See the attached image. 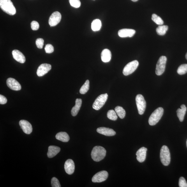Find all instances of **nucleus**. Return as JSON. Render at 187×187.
<instances>
[{
  "instance_id": "obj_1",
  "label": "nucleus",
  "mask_w": 187,
  "mask_h": 187,
  "mask_svg": "<svg viewBox=\"0 0 187 187\" xmlns=\"http://www.w3.org/2000/svg\"><path fill=\"white\" fill-rule=\"evenodd\" d=\"M105 149L102 147L96 146L94 147L91 152L92 159L96 162L100 161L104 158L106 154Z\"/></svg>"
},
{
  "instance_id": "obj_2",
  "label": "nucleus",
  "mask_w": 187,
  "mask_h": 187,
  "mask_svg": "<svg viewBox=\"0 0 187 187\" xmlns=\"http://www.w3.org/2000/svg\"><path fill=\"white\" fill-rule=\"evenodd\" d=\"M0 7L2 10L8 15H13L16 13L15 7L11 0H0Z\"/></svg>"
},
{
  "instance_id": "obj_3",
  "label": "nucleus",
  "mask_w": 187,
  "mask_h": 187,
  "mask_svg": "<svg viewBox=\"0 0 187 187\" xmlns=\"http://www.w3.org/2000/svg\"><path fill=\"white\" fill-rule=\"evenodd\" d=\"M164 113L163 108L159 107L154 111L150 117L149 123L150 125H155L160 120Z\"/></svg>"
},
{
  "instance_id": "obj_4",
  "label": "nucleus",
  "mask_w": 187,
  "mask_h": 187,
  "mask_svg": "<svg viewBox=\"0 0 187 187\" xmlns=\"http://www.w3.org/2000/svg\"><path fill=\"white\" fill-rule=\"evenodd\" d=\"M160 159L164 165L167 166L170 164V155L169 149L166 145H163L161 150Z\"/></svg>"
},
{
  "instance_id": "obj_5",
  "label": "nucleus",
  "mask_w": 187,
  "mask_h": 187,
  "mask_svg": "<svg viewBox=\"0 0 187 187\" xmlns=\"http://www.w3.org/2000/svg\"><path fill=\"white\" fill-rule=\"evenodd\" d=\"M139 114L142 115L144 114L146 107V103L144 97L141 94H138L136 98Z\"/></svg>"
},
{
  "instance_id": "obj_6",
  "label": "nucleus",
  "mask_w": 187,
  "mask_h": 187,
  "mask_svg": "<svg viewBox=\"0 0 187 187\" xmlns=\"http://www.w3.org/2000/svg\"><path fill=\"white\" fill-rule=\"evenodd\" d=\"M107 93L101 94L97 98L95 101L93 105V109L99 110L105 104L108 98Z\"/></svg>"
},
{
  "instance_id": "obj_7",
  "label": "nucleus",
  "mask_w": 187,
  "mask_h": 187,
  "mask_svg": "<svg viewBox=\"0 0 187 187\" xmlns=\"http://www.w3.org/2000/svg\"><path fill=\"white\" fill-rule=\"evenodd\" d=\"M166 61L167 58L165 56H162L159 58L156 66V73L157 75L160 76L164 72Z\"/></svg>"
},
{
  "instance_id": "obj_8",
  "label": "nucleus",
  "mask_w": 187,
  "mask_h": 187,
  "mask_svg": "<svg viewBox=\"0 0 187 187\" xmlns=\"http://www.w3.org/2000/svg\"><path fill=\"white\" fill-rule=\"evenodd\" d=\"M139 62L137 61H134L129 62L124 67L123 73L125 76H128L131 74L137 69L139 66Z\"/></svg>"
},
{
  "instance_id": "obj_9",
  "label": "nucleus",
  "mask_w": 187,
  "mask_h": 187,
  "mask_svg": "<svg viewBox=\"0 0 187 187\" xmlns=\"http://www.w3.org/2000/svg\"><path fill=\"white\" fill-rule=\"evenodd\" d=\"M108 173L105 170L101 171L97 173L92 179L94 183H101L107 180L108 177Z\"/></svg>"
},
{
  "instance_id": "obj_10",
  "label": "nucleus",
  "mask_w": 187,
  "mask_h": 187,
  "mask_svg": "<svg viewBox=\"0 0 187 187\" xmlns=\"http://www.w3.org/2000/svg\"><path fill=\"white\" fill-rule=\"evenodd\" d=\"M61 15L58 11L53 13L49 18L48 23L51 26H55L58 24L61 20Z\"/></svg>"
},
{
  "instance_id": "obj_11",
  "label": "nucleus",
  "mask_w": 187,
  "mask_h": 187,
  "mask_svg": "<svg viewBox=\"0 0 187 187\" xmlns=\"http://www.w3.org/2000/svg\"><path fill=\"white\" fill-rule=\"evenodd\" d=\"M7 85L9 88L14 91H18L21 89L20 83L13 78H10L7 79Z\"/></svg>"
},
{
  "instance_id": "obj_12",
  "label": "nucleus",
  "mask_w": 187,
  "mask_h": 187,
  "mask_svg": "<svg viewBox=\"0 0 187 187\" xmlns=\"http://www.w3.org/2000/svg\"><path fill=\"white\" fill-rule=\"evenodd\" d=\"M51 69V66L49 64H43L39 67L37 75L39 77H41L47 73Z\"/></svg>"
},
{
  "instance_id": "obj_13",
  "label": "nucleus",
  "mask_w": 187,
  "mask_h": 187,
  "mask_svg": "<svg viewBox=\"0 0 187 187\" xmlns=\"http://www.w3.org/2000/svg\"><path fill=\"white\" fill-rule=\"evenodd\" d=\"M19 125L23 131L26 134H30L32 132L33 129L29 122L25 120H21L19 122Z\"/></svg>"
},
{
  "instance_id": "obj_14",
  "label": "nucleus",
  "mask_w": 187,
  "mask_h": 187,
  "mask_svg": "<svg viewBox=\"0 0 187 187\" xmlns=\"http://www.w3.org/2000/svg\"><path fill=\"white\" fill-rule=\"evenodd\" d=\"M64 170L67 174L71 175L73 174L75 170V166L73 161L71 159L67 160L64 164Z\"/></svg>"
},
{
  "instance_id": "obj_15",
  "label": "nucleus",
  "mask_w": 187,
  "mask_h": 187,
  "mask_svg": "<svg viewBox=\"0 0 187 187\" xmlns=\"http://www.w3.org/2000/svg\"><path fill=\"white\" fill-rule=\"evenodd\" d=\"M136 33L134 30L131 29H122L118 31V34L121 38L132 37Z\"/></svg>"
},
{
  "instance_id": "obj_16",
  "label": "nucleus",
  "mask_w": 187,
  "mask_h": 187,
  "mask_svg": "<svg viewBox=\"0 0 187 187\" xmlns=\"http://www.w3.org/2000/svg\"><path fill=\"white\" fill-rule=\"evenodd\" d=\"M147 149L146 148L142 147L138 150L136 152L137 159L139 162L142 163L146 158V153Z\"/></svg>"
},
{
  "instance_id": "obj_17",
  "label": "nucleus",
  "mask_w": 187,
  "mask_h": 187,
  "mask_svg": "<svg viewBox=\"0 0 187 187\" xmlns=\"http://www.w3.org/2000/svg\"><path fill=\"white\" fill-rule=\"evenodd\" d=\"M97 132L101 134L107 136H112L116 134V132L112 129L100 127L97 129Z\"/></svg>"
},
{
  "instance_id": "obj_18",
  "label": "nucleus",
  "mask_w": 187,
  "mask_h": 187,
  "mask_svg": "<svg viewBox=\"0 0 187 187\" xmlns=\"http://www.w3.org/2000/svg\"><path fill=\"white\" fill-rule=\"evenodd\" d=\"M14 59L20 63H24L25 61V58L21 52L17 50H14L12 52Z\"/></svg>"
},
{
  "instance_id": "obj_19",
  "label": "nucleus",
  "mask_w": 187,
  "mask_h": 187,
  "mask_svg": "<svg viewBox=\"0 0 187 187\" xmlns=\"http://www.w3.org/2000/svg\"><path fill=\"white\" fill-rule=\"evenodd\" d=\"M61 151V148L55 145H51L48 148L47 156L48 158H52L56 156Z\"/></svg>"
},
{
  "instance_id": "obj_20",
  "label": "nucleus",
  "mask_w": 187,
  "mask_h": 187,
  "mask_svg": "<svg viewBox=\"0 0 187 187\" xmlns=\"http://www.w3.org/2000/svg\"><path fill=\"white\" fill-rule=\"evenodd\" d=\"M82 101L81 99L77 98L76 99L75 105L73 107L71 111V114L73 117L77 115L81 107Z\"/></svg>"
},
{
  "instance_id": "obj_21",
  "label": "nucleus",
  "mask_w": 187,
  "mask_h": 187,
  "mask_svg": "<svg viewBox=\"0 0 187 187\" xmlns=\"http://www.w3.org/2000/svg\"><path fill=\"white\" fill-rule=\"evenodd\" d=\"M111 53L108 49H105L101 53V61L104 62H108L110 61L111 58Z\"/></svg>"
},
{
  "instance_id": "obj_22",
  "label": "nucleus",
  "mask_w": 187,
  "mask_h": 187,
  "mask_svg": "<svg viewBox=\"0 0 187 187\" xmlns=\"http://www.w3.org/2000/svg\"><path fill=\"white\" fill-rule=\"evenodd\" d=\"M181 108H179L177 110V114L179 121H183L185 115L186 114L187 108L185 105L183 104L181 106Z\"/></svg>"
},
{
  "instance_id": "obj_23",
  "label": "nucleus",
  "mask_w": 187,
  "mask_h": 187,
  "mask_svg": "<svg viewBox=\"0 0 187 187\" xmlns=\"http://www.w3.org/2000/svg\"><path fill=\"white\" fill-rule=\"evenodd\" d=\"M55 138L57 140L63 142H67L70 140V137L67 133L64 132H61L57 134Z\"/></svg>"
},
{
  "instance_id": "obj_24",
  "label": "nucleus",
  "mask_w": 187,
  "mask_h": 187,
  "mask_svg": "<svg viewBox=\"0 0 187 187\" xmlns=\"http://www.w3.org/2000/svg\"><path fill=\"white\" fill-rule=\"evenodd\" d=\"M101 26V21L99 19L94 20L92 23V29L94 31L100 30Z\"/></svg>"
},
{
  "instance_id": "obj_25",
  "label": "nucleus",
  "mask_w": 187,
  "mask_h": 187,
  "mask_svg": "<svg viewBox=\"0 0 187 187\" xmlns=\"http://www.w3.org/2000/svg\"><path fill=\"white\" fill-rule=\"evenodd\" d=\"M168 29L167 25H161L157 28L156 31L159 35L164 36L166 33Z\"/></svg>"
},
{
  "instance_id": "obj_26",
  "label": "nucleus",
  "mask_w": 187,
  "mask_h": 187,
  "mask_svg": "<svg viewBox=\"0 0 187 187\" xmlns=\"http://www.w3.org/2000/svg\"><path fill=\"white\" fill-rule=\"evenodd\" d=\"M115 112L120 118L123 119L126 116V113L123 108L120 106H117L115 108Z\"/></svg>"
},
{
  "instance_id": "obj_27",
  "label": "nucleus",
  "mask_w": 187,
  "mask_h": 187,
  "mask_svg": "<svg viewBox=\"0 0 187 187\" xmlns=\"http://www.w3.org/2000/svg\"><path fill=\"white\" fill-rule=\"evenodd\" d=\"M89 89V80H86L84 84L81 88L80 89V93L81 94H86Z\"/></svg>"
},
{
  "instance_id": "obj_28",
  "label": "nucleus",
  "mask_w": 187,
  "mask_h": 187,
  "mask_svg": "<svg viewBox=\"0 0 187 187\" xmlns=\"http://www.w3.org/2000/svg\"><path fill=\"white\" fill-rule=\"evenodd\" d=\"M151 19L157 24L161 25L164 24L163 20L161 18L155 14H153L152 15Z\"/></svg>"
},
{
  "instance_id": "obj_29",
  "label": "nucleus",
  "mask_w": 187,
  "mask_h": 187,
  "mask_svg": "<svg viewBox=\"0 0 187 187\" xmlns=\"http://www.w3.org/2000/svg\"><path fill=\"white\" fill-rule=\"evenodd\" d=\"M107 117L108 119L113 121L116 120L117 119V116L116 112L113 110L108 111L107 113Z\"/></svg>"
},
{
  "instance_id": "obj_30",
  "label": "nucleus",
  "mask_w": 187,
  "mask_h": 187,
  "mask_svg": "<svg viewBox=\"0 0 187 187\" xmlns=\"http://www.w3.org/2000/svg\"><path fill=\"white\" fill-rule=\"evenodd\" d=\"M179 74L182 75L187 73V64H182L180 65L177 70Z\"/></svg>"
},
{
  "instance_id": "obj_31",
  "label": "nucleus",
  "mask_w": 187,
  "mask_h": 187,
  "mask_svg": "<svg viewBox=\"0 0 187 187\" xmlns=\"http://www.w3.org/2000/svg\"><path fill=\"white\" fill-rule=\"evenodd\" d=\"M69 2L70 5L75 8H79L81 5L80 0H69Z\"/></svg>"
},
{
  "instance_id": "obj_32",
  "label": "nucleus",
  "mask_w": 187,
  "mask_h": 187,
  "mask_svg": "<svg viewBox=\"0 0 187 187\" xmlns=\"http://www.w3.org/2000/svg\"><path fill=\"white\" fill-rule=\"evenodd\" d=\"M51 183L52 187H61V184L58 179L56 177H53L51 179Z\"/></svg>"
},
{
  "instance_id": "obj_33",
  "label": "nucleus",
  "mask_w": 187,
  "mask_h": 187,
  "mask_svg": "<svg viewBox=\"0 0 187 187\" xmlns=\"http://www.w3.org/2000/svg\"><path fill=\"white\" fill-rule=\"evenodd\" d=\"M44 42V41L43 39L38 38L37 39L36 42V47L39 48L41 49L43 47Z\"/></svg>"
},
{
  "instance_id": "obj_34",
  "label": "nucleus",
  "mask_w": 187,
  "mask_h": 187,
  "mask_svg": "<svg viewBox=\"0 0 187 187\" xmlns=\"http://www.w3.org/2000/svg\"><path fill=\"white\" fill-rule=\"evenodd\" d=\"M54 48L51 45L48 44L46 45L45 50L46 53L51 54L54 52Z\"/></svg>"
},
{
  "instance_id": "obj_35",
  "label": "nucleus",
  "mask_w": 187,
  "mask_h": 187,
  "mask_svg": "<svg viewBox=\"0 0 187 187\" xmlns=\"http://www.w3.org/2000/svg\"><path fill=\"white\" fill-rule=\"evenodd\" d=\"M179 186L180 187H187V182L185 179L183 177H181L179 178Z\"/></svg>"
},
{
  "instance_id": "obj_36",
  "label": "nucleus",
  "mask_w": 187,
  "mask_h": 187,
  "mask_svg": "<svg viewBox=\"0 0 187 187\" xmlns=\"http://www.w3.org/2000/svg\"><path fill=\"white\" fill-rule=\"evenodd\" d=\"M31 27L33 30H37L39 28V23L36 21H33L31 23Z\"/></svg>"
},
{
  "instance_id": "obj_37",
  "label": "nucleus",
  "mask_w": 187,
  "mask_h": 187,
  "mask_svg": "<svg viewBox=\"0 0 187 187\" xmlns=\"http://www.w3.org/2000/svg\"><path fill=\"white\" fill-rule=\"evenodd\" d=\"M8 100L6 97L1 95H0V104H5L7 103Z\"/></svg>"
},
{
  "instance_id": "obj_38",
  "label": "nucleus",
  "mask_w": 187,
  "mask_h": 187,
  "mask_svg": "<svg viewBox=\"0 0 187 187\" xmlns=\"http://www.w3.org/2000/svg\"><path fill=\"white\" fill-rule=\"evenodd\" d=\"M131 1L133 2H137V1H138V0H131Z\"/></svg>"
},
{
  "instance_id": "obj_39",
  "label": "nucleus",
  "mask_w": 187,
  "mask_h": 187,
  "mask_svg": "<svg viewBox=\"0 0 187 187\" xmlns=\"http://www.w3.org/2000/svg\"><path fill=\"white\" fill-rule=\"evenodd\" d=\"M185 58H186V59L187 60V52L185 55Z\"/></svg>"
},
{
  "instance_id": "obj_40",
  "label": "nucleus",
  "mask_w": 187,
  "mask_h": 187,
  "mask_svg": "<svg viewBox=\"0 0 187 187\" xmlns=\"http://www.w3.org/2000/svg\"><path fill=\"white\" fill-rule=\"evenodd\" d=\"M186 145H187V142H186Z\"/></svg>"
}]
</instances>
